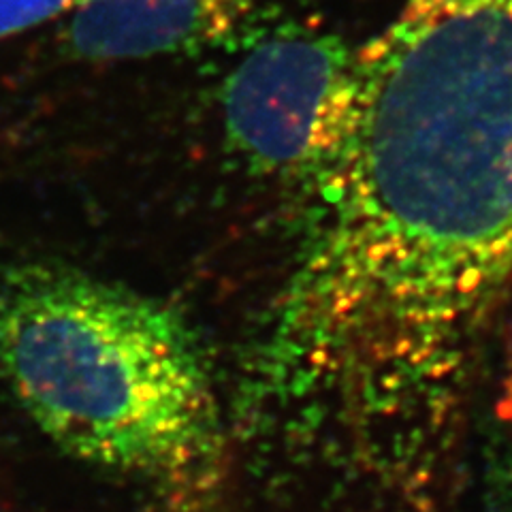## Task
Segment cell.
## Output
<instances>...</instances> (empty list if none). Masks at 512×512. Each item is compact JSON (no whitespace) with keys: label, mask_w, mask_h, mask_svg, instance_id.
Masks as SVG:
<instances>
[{"label":"cell","mask_w":512,"mask_h":512,"mask_svg":"<svg viewBox=\"0 0 512 512\" xmlns=\"http://www.w3.org/2000/svg\"><path fill=\"white\" fill-rule=\"evenodd\" d=\"M284 320L318 367H444L512 276V0H406L352 56Z\"/></svg>","instance_id":"6da1fadb"},{"label":"cell","mask_w":512,"mask_h":512,"mask_svg":"<svg viewBox=\"0 0 512 512\" xmlns=\"http://www.w3.org/2000/svg\"><path fill=\"white\" fill-rule=\"evenodd\" d=\"M0 376L64 453L205 512L227 444L205 352L169 303L60 265L0 276Z\"/></svg>","instance_id":"7a4b0ae2"},{"label":"cell","mask_w":512,"mask_h":512,"mask_svg":"<svg viewBox=\"0 0 512 512\" xmlns=\"http://www.w3.org/2000/svg\"><path fill=\"white\" fill-rule=\"evenodd\" d=\"M350 62L338 39L316 32L256 45L222 86L229 146L263 173L320 171L344 124Z\"/></svg>","instance_id":"3957f363"},{"label":"cell","mask_w":512,"mask_h":512,"mask_svg":"<svg viewBox=\"0 0 512 512\" xmlns=\"http://www.w3.org/2000/svg\"><path fill=\"white\" fill-rule=\"evenodd\" d=\"M254 0H84L60 28V50L82 62L195 52L239 28Z\"/></svg>","instance_id":"277c9868"},{"label":"cell","mask_w":512,"mask_h":512,"mask_svg":"<svg viewBox=\"0 0 512 512\" xmlns=\"http://www.w3.org/2000/svg\"><path fill=\"white\" fill-rule=\"evenodd\" d=\"M84 0H0V41L67 15Z\"/></svg>","instance_id":"5b68a950"}]
</instances>
